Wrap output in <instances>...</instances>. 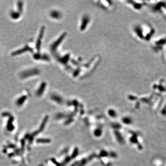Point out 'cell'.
<instances>
[{"label": "cell", "instance_id": "cell-1", "mask_svg": "<svg viewBox=\"0 0 166 166\" xmlns=\"http://www.w3.org/2000/svg\"><path fill=\"white\" fill-rule=\"evenodd\" d=\"M39 73L38 70L36 68H32L26 70L20 73V77L22 78H26L31 76L37 75Z\"/></svg>", "mask_w": 166, "mask_h": 166}, {"label": "cell", "instance_id": "cell-2", "mask_svg": "<svg viewBox=\"0 0 166 166\" xmlns=\"http://www.w3.org/2000/svg\"><path fill=\"white\" fill-rule=\"evenodd\" d=\"M32 49L30 48V47H29L28 46H26L25 47H24L23 48H22V49H20L19 50H18L17 51H16L15 52L12 53V55H19V54H23L26 51H31Z\"/></svg>", "mask_w": 166, "mask_h": 166}, {"label": "cell", "instance_id": "cell-3", "mask_svg": "<svg viewBox=\"0 0 166 166\" xmlns=\"http://www.w3.org/2000/svg\"><path fill=\"white\" fill-rule=\"evenodd\" d=\"M10 15L12 18L14 19H17L19 18L20 16V13H19L18 11L16 12L15 11H12L10 13Z\"/></svg>", "mask_w": 166, "mask_h": 166}, {"label": "cell", "instance_id": "cell-4", "mask_svg": "<svg viewBox=\"0 0 166 166\" xmlns=\"http://www.w3.org/2000/svg\"><path fill=\"white\" fill-rule=\"evenodd\" d=\"M17 7L18 8V12L19 13H21L22 12H23V3L21 1H19L18 2L17 4Z\"/></svg>", "mask_w": 166, "mask_h": 166}, {"label": "cell", "instance_id": "cell-5", "mask_svg": "<svg viewBox=\"0 0 166 166\" xmlns=\"http://www.w3.org/2000/svg\"><path fill=\"white\" fill-rule=\"evenodd\" d=\"M43 29H42L41 31V33L40 34L39 37V38L38 39V41H37V48L38 49H39L40 48V42L41 40V39L42 38V35H43Z\"/></svg>", "mask_w": 166, "mask_h": 166}, {"label": "cell", "instance_id": "cell-6", "mask_svg": "<svg viewBox=\"0 0 166 166\" xmlns=\"http://www.w3.org/2000/svg\"><path fill=\"white\" fill-rule=\"evenodd\" d=\"M46 84L45 83H43L42 85H41V86H40V87L39 88V89H38V90L37 91V93L38 94H41L42 93V91H43L44 90V88H45V86Z\"/></svg>", "mask_w": 166, "mask_h": 166}]
</instances>
